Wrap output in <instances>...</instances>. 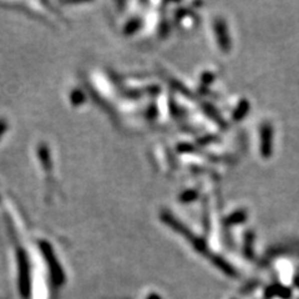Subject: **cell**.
<instances>
[{
  "mask_svg": "<svg viewBox=\"0 0 299 299\" xmlns=\"http://www.w3.org/2000/svg\"><path fill=\"white\" fill-rule=\"evenodd\" d=\"M262 153L265 157H268L272 153L273 131L271 125H263L262 127Z\"/></svg>",
  "mask_w": 299,
  "mask_h": 299,
  "instance_id": "6da1fadb",
  "label": "cell"
},
{
  "mask_svg": "<svg viewBox=\"0 0 299 299\" xmlns=\"http://www.w3.org/2000/svg\"><path fill=\"white\" fill-rule=\"evenodd\" d=\"M5 131V124L2 121H0V137H1V135L4 134Z\"/></svg>",
  "mask_w": 299,
  "mask_h": 299,
  "instance_id": "7a4b0ae2",
  "label": "cell"
}]
</instances>
